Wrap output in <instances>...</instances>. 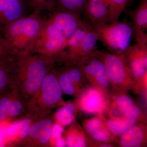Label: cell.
<instances>
[{
  "mask_svg": "<svg viewBox=\"0 0 147 147\" xmlns=\"http://www.w3.org/2000/svg\"><path fill=\"white\" fill-rule=\"evenodd\" d=\"M58 61L56 57L43 54L16 55L13 87L24 100L27 101L35 94Z\"/></svg>",
  "mask_w": 147,
  "mask_h": 147,
  "instance_id": "6da1fadb",
  "label": "cell"
},
{
  "mask_svg": "<svg viewBox=\"0 0 147 147\" xmlns=\"http://www.w3.org/2000/svg\"><path fill=\"white\" fill-rule=\"evenodd\" d=\"M40 13L34 11L25 17L0 27L1 33L14 54L32 53L47 21Z\"/></svg>",
  "mask_w": 147,
  "mask_h": 147,
  "instance_id": "7a4b0ae2",
  "label": "cell"
},
{
  "mask_svg": "<svg viewBox=\"0 0 147 147\" xmlns=\"http://www.w3.org/2000/svg\"><path fill=\"white\" fill-rule=\"evenodd\" d=\"M63 94L54 66L45 76L35 94L26 101V113L37 118L49 115L54 108L65 104Z\"/></svg>",
  "mask_w": 147,
  "mask_h": 147,
  "instance_id": "3957f363",
  "label": "cell"
},
{
  "mask_svg": "<svg viewBox=\"0 0 147 147\" xmlns=\"http://www.w3.org/2000/svg\"><path fill=\"white\" fill-rule=\"evenodd\" d=\"M95 54L104 64L112 88L126 92L132 90L135 81L124 54L97 50Z\"/></svg>",
  "mask_w": 147,
  "mask_h": 147,
  "instance_id": "277c9868",
  "label": "cell"
},
{
  "mask_svg": "<svg viewBox=\"0 0 147 147\" xmlns=\"http://www.w3.org/2000/svg\"><path fill=\"white\" fill-rule=\"evenodd\" d=\"M100 40L114 54H123L130 45L133 34L132 26L126 21L112 22L92 26Z\"/></svg>",
  "mask_w": 147,
  "mask_h": 147,
  "instance_id": "5b68a950",
  "label": "cell"
},
{
  "mask_svg": "<svg viewBox=\"0 0 147 147\" xmlns=\"http://www.w3.org/2000/svg\"><path fill=\"white\" fill-rule=\"evenodd\" d=\"M67 41L66 37L47 19L32 53L53 56L59 60L65 50Z\"/></svg>",
  "mask_w": 147,
  "mask_h": 147,
  "instance_id": "8992f818",
  "label": "cell"
},
{
  "mask_svg": "<svg viewBox=\"0 0 147 147\" xmlns=\"http://www.w3.org/2000/svg\"><path fill=\"white\" fill-rule=\"evenodd\" d=\"M90 86L100 90L109 97L112 87L104 64L95 52L78 63Z\"/></svg>",
  "mask_w": 147,
  "mask_h": 147,
  "instance_id": "52a82bcc",
  "label": "cell"
},
{
  "mask_svg": "<svg viewBox=\"0 0 147 147\" xmlns=\"http://www.w3.org/2000/svg\"><path fill=\"white\" fill-rule=\"evenodd\" d=\"M76 100L79 111L87 114L103 115L106 113L110 98L100 90L87 86L82 90Z\"/></svg>",
  "mask_w": 147,
  "mask_h": 147,
  "instance_id": "ba28073f",
  "label": "cell"
},
{
  "mask_svg": "<svg viewBox=\"0 0 147 147\" xmlns=\"http://www.w3.org/2000/svg\"><path fill=\"white\" fill-rule=\"evenodd\" d=\"M109 98L127 118L134 119L137 123H147L146 114L135 104L127 92L112 88Z\"/></svg>",
  "mask_w": 147,
  "mask_h": 147,
  "instance_id": "9c48e42d",
  "label": "cell"
},
{
  "mask_svg": "<svg viewBox=\"0 0 147 147\" xmlns=\"http://www.w3.org/2000/svg\"><path fill=\"white\" fill-rule=\"evenodd\" d=\"M83 127L90 139L101 143L111 144L117 142V137L112 134L106 123V119L102 115L84 120Z\"/></svg>",
  "mask_w": 147,
  "mask_h": 147,
  "instance_id": "30bf717a",
  "label": "cell"
},
{
  "mask_svg": "<svg viewBox=\"0 0 147 147\" xmlns=\"http://www.w3.org/2000/svg\"><path fill=\"white\" fill-rule=\"evenodd\" d=\"M48 20L67 39L85 23L81 13L69 11H54Z\"/></svg>",
  "mask_w": 147,
  "mask_h": 147,
  "instance_id": "8fae6325",
  "label": "cell"
},
{
  "mask_svg": "<svg viewBox=\"0 0 147 147\" xmlns=\"http://www.w3.org/2000/svg\"><path fill=\"white\" fill-rule=\"evenodd\" d=\"M135 82L147 72V45L137 43L124 53Z\"/></svg>",
  "mask_w": 147,
  "mask_h": 147,
  "instance_id": "7c38bea8",
  "label": "cell"
},
{
  "mask_svg": "<svg viewBox=\"0 0 147 147\" xmlns=\"http://www.w3.org/2000/svg\"><path fill=\"white\" fill-rule=\"evenodd\" d=\"M28 0H0V27L28 15Z\"/></svg>",
  "mask_w": 147,
  "mask_h": 147,
  "instance_id": "4fadbf2b",
  "label": "cell"
},
{
  "mask_svg": "<svg viewBox=\"0 0 147 147\" xmlns=\"http://www.w3.org/2000/svg\"><path fill=\"white\" fill-rule=\"evenodd\" d=\"M117 143L122 147H147V123H135L120 136Z\"/></svg>",
  "mask_w": 147,
  "mask_h": 147,
  "instance_id": "5bb4252c",
  "label": "cell"
},
{
  "mask_svg": "<svg viewBox=\"0 0 147 147\" xmlns=\"http://www.w3.org/2000/svg\"><path fill=\"white\" fill-rule=\"evenodd\" d=\"M37 118H38L29 113L19 117L7 126V137L12 143L19 145L27 137L32 124Z\"/></svg>",
  "mask_w": 147,
  "mask_h": 147,
  "instance_id": "9a60e30c",
  "label": "cell"
},
{
  "mask_svg": "<svg viewBox=\"0 0 147 147\" xmlns=\"http://www.w3.org/2000/svg\"><path fill=\"white\" fill-rule=\"evenodd\" d=\"M132 29L137 43L147 44V0H141L137 7L130 13Z\"/></svg>",
  "mask_w": 147,
  "mask_h": 147,
  "instance_id": "2e32d148",
  "label": "cell"
},
{
  "mask_svg": "<svg viewBox=\"0 0 147 147\" xmlns=\"http://www.w3.org/2000/svg\"><path fill=\"white\" fill-rule=\"evenodd\" d=\"M16 55L0 57V95L13 88Z\"/></svg>",
  "mask_w": 147,
  "mask_h": 147,
  "instance_id": "e0dca14e",
  "label": "cell"
},
{
  "mask_svg": "<svg viewBox=\"0 0 147 147\" xmlns=\"http://www.w3.org/2000/svg\"><path fill=\"white\" fill-rule=\"evenodd\" d=\"M83 11L92 26L109 23V8L107 3L88 0L85 5Z\"/></svg>",
  "mask_w": 147,
  "mask_h": 147,
  "instance_id": "ac0fdd59",
  "label": "cell"
},
{
  "mask_svg": "<svg viewBox=\"0 0 147 147\" xmlns=\"http://www.w3.org/2000/svg\"><path fill=\"white\" fill-rule=\"evenodd\" d=\"M98 40L97 32L92 27L75 53L64 63H78L84 58L94 54L96 50V45Z\"/></svg>",
  "mask_w": 147,
  "mask_h": 147,
  "instance_id": "d6986e66",
  "label": "cell"
},
{
  "mask_svg": "<svg viewBox=\"0 0 147 147\" xmlns=\"http://www.w3.org/2000/svg\"><path fill=\"white\" fill-rule=\"evenodd\" d=\"M66 146L69 147H88V136L78 123L74 121L65 132Z\"/></svg>",
  "mask_w": 147,
  "mask_h": 147,
  "instance_id": "ffe728a7",
  "label": "cell"
},
{
  "mask_svg": "<svg viewBox=\"0 0 147 147\" xmlns=\"http://www.w3.org/2000/svg\"><path fill=\"white\" fill-rule=\"evenodd\" d=\"M55 113L54 116L55 122L63 127L73 122L79 111L76 101L65 102Z\"/></svg>",
  "mask_w": 147,
  "mask_h": 147,
  "instance_id": "44dd1931",
  "label": "cell"
},
{
  "mask_svg": "<svg viewBox=\"0 0 147 147\" xmlns=\"http://www.w3.org/2000/svg\"><path fill=\"white\" fill-rule=\"evenodd\" d=\"M55 123L53 116L50 114L41 118L36 147H50V140Z\"/></svg>",
  "mask_w": 147,
  "mask_h": 147,
  "instance_id": "7402d4cb",
  "label": "cell"
},
{
  "mask_svg": "<svg viewBox=\"0 0 147 147\" xmlns=\"http://www.w3.org/2000/svg\"><path fill=\"white\" fill-rule=\"evenodd\" d=\"M55 68L63 93L77 97L79 94V92L74 84L64 65L60 67Z\"/></svg>",
  "mask_w": 147,
  "mask_h": 147,
  "instance_id": "603a6c76",
  "label": "cell"
},
{
  "mask_svg": "<svg viewBox=\"0 0 147 147\" xmlns=\"http://www.w3.org/2000/svg\"><path fill=\"white\" fill-rule=\"evenodd\" d=\"M106 123L112 134L118 138L137 122L132 119H127L122 120L106 119Z\"/></svg>",
  "mask_w": 147,
  "mask_h": 147,
  "instance_id": "cb8c5ba5",
  "label": "cell"
},
{
  "mask_svg": "<svg viewBox=\"0 0 147 147\" xmlns=\"http://www.w3.org/2000/svg\"><path fill=\"white\" fill-rule=\"evenodd\" d=\"M26 101L18 93L17 90L9 110L8 122L10 123L20 117L26 110Z\"/></svg>",
  "mask_w": 147,
  "mask_h": 147,
  "instance_id": "d4e9b609",
  "label": "cell"
},
{
  "mask_svg": "<svg viewBox=\"0 0 147 147\" xmlns=\"http://www.w3.org/2000/svg\"><path fill=\"white\" fill-rule=\"evenodd\" d=\"M130 0H107L109 11V23L118 21L122 12Z\"/></svg>",
  "mask_w": 147,
  "mask_h": 147,
  "instance_id": "484cf974",
  "label": "cell"
},
{
  "mask_svg": "<svg viewBox=\"0 0 147 147\" xmlns=\"http://www.w3.org/2000/svg\"><path fill=\"white\" fill-rule=\"evenodd\" d=\"M42 118H38L35 120L32 124L27 137L19 144V146L24 147H36Z\"/></svg>",
  "mask_w": 147,
  "mask_h": 147,
  "instance_id": "4316f807",
  "label": "cell"
},
{
  "mask_svg": "<svg viewBox=\"0 0 147 147\" xmlns=\"http://www.w3.org/2000/svg\"><path fill=\"white\" fill-rule=\"evenodd\" d=\"M29 5L34 11L53 12L55 10V0H28Z\"/></svg>",
  "mask_w": 147,
  "mask_h": 147,
  "instance_id": "83f0119b",
  "label": "cell"
},
{
  "mask_svg": "<svg viewBox=\"0 0 147 147\" xmlns=\"http://www.w3.org/2000/svg\"><path fill=\"white\" fill-rule=\"evenodd\" d=\"M16 91V88L13 87L12 88L0 95V112L8 114L11 104Z\"/></svg>",
  "mask_w": 147,
  "mask_h": 147,
  "instance_id": "f1b7e54d",
  "label": "cell"
},
{
  "mask_svg": "<svg viewBox=\"0 0 147 147\" xmlns=\"http://www.w3.org/2000/svg\"><path fill=\"white\" fill-rule=\"evenodd\" d=\"M55 11H61L79 13L76 9L74 0H55Z\"/></svg>",
  "mask_w": 147,
  "mask_h": 147,
  "instance_id": "f546056e",
  "label": "cell"
},
{
  "mask_svg": "<svg viewBox=\"0 0 147 147\" xmlns=\"http://www.w3.org/2000/svg\"><path fill=\"white\" fill-rule=\"evenodd\" d=\"M147 72H146L135 82V85L132 91L135 94L144 95L147 96Z\"/></svg>",
  "mask_w": 147,
  "mask_h": 147,
  "instance_id": "4dcf8cb0",
  "label": "cell"
},
{
  "mask_svg": "<svg viewBox=\"0 0 147 147\" xmlns=\"http://www.w3.org/2000/svg\"><path fill=\"white\" fill-rule=\"evenodd\" d=\"M9 55H16L13 53L0 32V57Z\"/></svg>",
  "mask_w": 147,
  "mask_h": 147,
  "instance_id": "1f68e13d",
  "label": "cell"
},
{
  "mask_svg": "<svg viewBox=\"0 0 147 147\" xmlns=\"http://www.w3.org/2000/svg\"><path fill=\"white\" fill-rule=\"evenodd\" d=\"M87 1V0H74L76 9L79 13H81L83 12L84 7Z\"/></svg>",
  "mask_w": 147,
  "mask_h": 147,
  "instance_id": "d6a6232c",
  "label": "cell"
},
{
  "mask_svg": "<svg viewBox=\"0 0 147 147\" xmlns=\"http://www.w3.org/2000/svg\"><path fill=\"white\" fill-rule=\"evenodd\" d=\"M8 146H10V145L7 141L3 135L0 132V147Z\"/></svg>",
  "mask_w": 147,
  "mask_h": 147,
  "instance_id": "836d02e7",
  "label": "cell"
},
{
  "mask_svg": "<svg viewBox=\"0 0 147 147\" xmlns=\"http://www.w3.org/2000/svg\"><path fill=\"white\" fill-rule=\"evenodd\" d=\"M93 1H100L104 2L107 3L108 4L107 0H93Z\"/></svg>",
  "mask_w": 147,
  "mask_h": 147,
  "instance_id": "e575fe53",
  "label": "cell"
}]
</instances>
